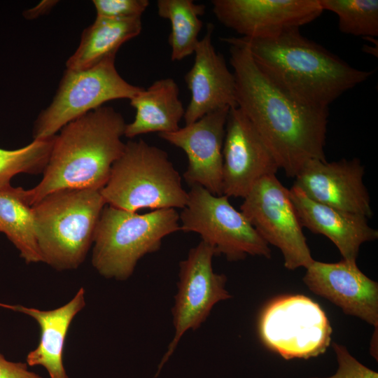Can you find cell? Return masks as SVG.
Masks as SVG:
<instances>
[{"mask_svg":"<svg viewBox=\"0 0 378 378\" xmlns=\"http://www.w3.org/2000/svg\"><path fill=\"white\" fill-rule=\"evenodd\" d=\"M279 167L249 120L238 108L230 109L223 146V195L244 198L262 177Z\"/></svg>","mask_w":378,"mask_h":378,"instance_id":"13","label":"cell"},{"mask_svg":"<svg viewBox=\"0 0 378 378\" xmlns=\"http://www.w3.org/2000/svg\"><path fill=\"white\" fill-rule=\"evenodd\" d=\"M213 31V24H209L194 51L193 65L185 76L191 94L183 116L186 125L215 111L237 107L234 76L223 55L215 50Z\"/></svg>","mask_w":378,"mask_h":378,"instance_id":"17","label":"cell"},{"mask_svg":"<svg viewBox=\"0 0 378 378\" xmlns=\"http://www.w3.org/2000/svg\"><path fill=\"white\" fill-rule=\"evenodd\" d=\"M126 123L111 106H101L70 122L56 135L42 180L27 190L32 206L63 189L101 190L122 153Z\"/></svg>","mask_w":378,"mask_h":378,"instance_id":"3","label":"cell"},{"mask_svg":"<svg viewBox=\"0 0 378 378\" xmlns=\"http://www.w3.org/2000/svg\"><path fill=\"white\" fill-rule=\"evenodd\" d=\"M0 378H43L29 371L27 363L12 362L0 353Z\"/></svg>","mask_w":378,"mask_h":378,"instance_id":"28","label":"cell"},{"mask_svg":"<svg viewBox=\"0 0 378 378\" xmlns=\"http://www.w3.org/2000/svg\"><path fill=\"white\" fill-rule=\"evenodd\" d=\"M158 13L171 24V59L180 61L194 53L203 23L205 6L192 0H158Z\"/></svg>","mask_w":378,"mask_h":378,"instance_id":"23","label":"cell"},{"mask_svg":"<svg viewBox=\"0 0 378 378\" xmlns=\"http://www.w3.org/2000/svg\"><path fill=\"white\" fill-rule=\"evenodd\" d=\"M130 100L135 108L134 120L126 124L124 135L134 138L150 132H172L180 128L185 108L179 99V88L171 78L155 81Z\"/></svg>","mask_w":378,"mask_h":378,"instance_id":"20","label":"cell"},{"mask_svg":"<svg viewBox=\"0 0 378 378\" xmlns=\"http://www.w3.org/2000/svg\"><path fill=\"white\" fill-rule=\"evenodd\" d=\"M289 192L302 227L328 238L343 260L356 262L360 246L378 238V231L368 225L367 218L317 202L295 186Z\"/></svg>","mask_w":378,"mask_h":378,"instance_id":"18","label":"cell"},{"mask_svg":"<svg viewBox=\"0 0 378 378\" xmlns=\"http://www.w3.org/2000/svg\"><path fill=\"white\" fill-rule=\"evenodd\" d=\"M0 232L6 235L27 263L42 262L27 190L11 186L0 190Z\"/></svg>","mask_w":378,"mask_h":378,"instance_id":"22","label":"cell"},{"mask_svg":"<svg viewBox=\"0 0 378 378\" xmlns=\"http://www.w3.org/2000/svg\"><path fill=\"white\" fill-rule=\"evenodd\" d=\"M179 230L175 209L139 214L106 204L94 231L92 264L106 279L127 280L141 258L158 251L166 236Z\"/></svg>","mask_w":378,"mask_h":378,"instance_id":"6","label":"cell"},{"mask_svg":"<svg viewBox=\"0 0 378 378\" xmlns=\"http://www.w3.org/2000/svg\"><path fill=\"white\" fill-rule=\"evenodd\" d=\"M258 332L262 343L284 358L307 359L326 351L332 328L318 303L296 295L270 303L261 313Z\"/></svg>","mask_w":378,"mask_h":378,"instance_id":"9","label":"cell"},{"mask_svg":"<svg viewBox=\"0 0 378 378\" xmlns=\"http://www.w3.org/2000/svg\"><path fill=\"white\" fill-rule=\"evenodd\" d=\"M214 249L201 241L179 263L177 292L172 309L174 335L159 366V370L188 330H195L206 320L213 307L231 298L225 288L226 276L214 271Z\"/></svg>","mask_w":378,"mask_h":378,"instance_id":"11","label":"cell"},{"mask_svg":"<svg viewBox=\"0 0 378 378\" xmlns=\"http://www.w3.org/2000/svg\"><path fill=\"white\" fill-rule=\"evenodd\" d=\"M332 347L337 356L339 368L333 376L327 378H378L377 372L358 362L349 353L346 347L335 342L332 343Z\"/></svg>","mask_w":378,"mask_h":378,"instance_id":"27","label":"cell"},{"mask_svg":"<svg viewBox=\"0 0 378 378\" xmlns=\"http://www.w3.org/2000/svg\"><path fill=\"white\" fill-rule=\"evenodd\" d=\"M303 281L316 295L377 328L378 284L368 277L356 262L314 260L306 268Z\"/></svg>","mask_w":378,"mask_h":378,"instance_id":"16","label":"cell"},{"mask_svg":"<svg viewBox=\"0 0 378 378\" xmlns=\"http://www.w3.org/2000/svg\"><path fill=\"white\" fill-rule=\"evenodd\" d=\"M57 2V1L52 0L42 1L35 7L26 10L23 13V15L27 19H34L48 13Z\"/></svg>","mask_w":378,"mask_h":378,"instance_id":"29","label":"cell"},{"mask_svg":"<svg viewBox=\"0 0 378 378\" xmlns=\"http://www.w3.org/2000/svg\"><path fill=\"white\" fill-rule=\"evenodd\" d=\"M230 109L215 111L174 132L158 134L186 154L187 184L200 186L215 195H223V146Z\"/></svg>","mask_w":378,"mask_h":378,"instance_id":"15","label":"cell"},{"mask_svg":"<svg viewBox=\"0 0 378 378\" xmlns=\"http://www.w3.org/2000/svg\"><path fill=\"white\" fill-rule=\"evenodd\" d=\"M323 10L338 17L340 31L372 38L378 36L377 0H320Z\"/></svg>","mask_w":378,"mask_h":378,"instance_id":"24","label":"cell"},{"mask_svg":"<svg viewBox=\"0 0 378 378\" xmlns=\"http://www.w3.org/2000/svg\"><path fill=\"white\" fill-rule=\"evenodd\" d=\"M186 205L179 214L180 230L193 232L209 245L216 255L229 261L247 255L270 258L269 244L260 236L226 195H215L200 186L190 187Z\"/></svg>","mask_w":378,"mask_h":378,"instance_id":"8","label":"cell"},{"mask_svg":"<svg viewBox=\"0 0 378 378\" xmlns=\"http://www.w3.org/2000/svg\"><path fill=\"white\" fill-rule=\"evenodd\" d=\"M97 17L109 19L141 18L149 5L148 0H93Z\"/></svg>","mask_w":378,"mask_h":378,"instance_id":"26","label":"cell"},{"mask_svg":"<svg viewBox=\"0 0 378 378\" xmlns=\"http://www.w3.org/2000/svg\"><path fill=\"white\" fill-rule=\"evenodd\" d=\"M106 204L136 212L141 209H183L188 192L162 149L145 141H129L101 189Z\"/></svg>","mask_w":378,"mask_h":378,"instance_id":"5","label":"cell"},{"mask_svg":"<svg viewBox=\"0 0 378 378\" xmlns=\"http://www.w3.org/2000/svg\"><path fill=\"white\" fill-rule=\"evenodd\" d=\"M236 100L279 169L295 178L310 160H326L328 108L308 105L286 92L256 64L243 45L228 41Z\"/></svg>","mask_w":378,"mask_h":378,"instance_id":"1","label":"cell"},{"mask_svg":"<svg viewBox=\"0 0 378 378\" xmlns=\"http://www.w3.org/2000/svg\"><path fill=\"white\" fill-rule=\"evenodd\" d=\"M141 18L109 19L97 17L82 33L77 50L68 59L66 69H85L116 55L119 48L141 31Z\"/></svg>","mask_w":378,"mask_h":378,"instance_id":"21","label":"cell"},{"mask_svg":"<svg viewBox=\"0 0 378 378\" xmlns=\"http://www.w3.org/2000/svg\"><path fill=\"white\" fill-rule=\"evenodd\" d=\"M115 60V55H113L85 69H66L52 102L35 121L34 139L54 136L66 125L105 102L131 99L139 92L143 88L123 79Z\"/></svg>","mask_w":378,"mask_h":378,"instance_id":"7","label":"cell"},{"mask_svg":"<svg viewBox=\"0 0 378 378\" xmlns=\"http://www.w3.org/2000/svg\"><path fill=\"white\" fill-rule=\"evenodd\" d=\"M240 211L268 244L277 247L284 267H308L314 261L287 189L276 174L260 178L244 198Z\"/></svg>","mask_w":378,"mask_h":378,"instance_id":"10","label":"cell"},{"mask_svg":"<svg viewBox=\"0 0 378 378\" xmlns=\"http://www.w3.org/2000/svg\"><path fill=\"white\" fill-rule=\"evenodd\" d=\"M364 174L358 158L331 162L313 159L301 168L293 186L317 202L368 218L372 209Z\"/></svg>","mask_w":378,"mask_h":378,"instance_id":"14","label":"cell"},{"mask_svg":"<svg viewBox=\"0 0 378 378\" xmlns=\"http://www.w3.org/2000/svg\"><path fill=\"white\" fill-rule=\"evenodd\" d=\"M211 4L221 24L248 38L300 29L323 11L320 0H213Z\"/></svg>","mask_w":378,"mask_h":378,"instance_id":"12","label":"cell"},{"mask_svg":"<svg viewBox=\"0 0 378 378\" xmlns=\"http://www.w3.org/2000/svg\"><path fill=\"white\" fill-rule=\"evenodd\" d=\"M105 205L101 190L94 188L57 190L33 204L42 262L59 271L78 268L93 244Z\"/></svg>","mask_w":378,"mask_h":378,"instance_id":"4","label":"cell"},{"mask_svg":"<svg viewBox=\"0 0 378 378\" xmlns=\"http://www.w3.org/2000/svg\"><path fill=\"white\" fill-rule=\"evenodd\" d=\"M85 305L83 288L66 304L52 310L1 304L37 321L41 331L39 343L35 349L29 352L26 363L29 366H43L50 378H69L62 360L66 337L74 318Z\"/></svg>","mask_w":378,"mask_h":378,"instance_id":"19","label":"cell"},{"mask_svg":"<svg viewBox=\"0 0 378 378\" xmlns=\"http://www.w3.org/2000/svg\"><path fill=\"white\" fill-rule=\"evenodd\" d=\"M56 135L44 139H34L15 150L0 148V190L10 185L14 176L43 172L48 162Z\"/></svg>","mask_w":378,"mask_h":378,"instance_id":"25","label":"cell"},{"mask_svg":"<svg viewBox=\"0 0 378 378\" xmlns=\"http://www.w3.org/2000/svg\"><path fill=\"white\" fill-rule=\"evenodd\" d=\"M245 46L260 69L298 100L314 107L328 106L365 82L373 71L358 69L318 43L299 28L265 38L226 37Z\"/></svg>","mask_w":378,"mask_h":378,"instance_id":"2","label":"cell"}]
</instances>
